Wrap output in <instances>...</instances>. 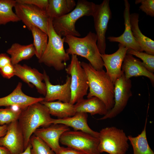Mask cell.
Segmentation results:
<instances>
[{"mask_svg": "<svg viewBox=\"0 0 154 154\" xmlns=\"http://www.w3.org/2000/svg\"><path fill=\"white\" fill-rule=\"evenodd\" d=\"M86 74L88 82L89 91L87 98L95 96L101 100L109 111L114 104V84L103 69H95L89 63L81 62Z\"/></svg>", "mask_w": 154, "mask_h": 154, "instance_id": "cell-1", "label": "cell"}, {"mask_svg": "<svg viewBox=\"0 0 154 154\" xmlns=\"http://www.w3.org/2000/svg\"><path fill=\"white\" fill-rule=\"evenodd\" d=\"M147 122L146 117L144 127L140 134L135 137L131 135L127 136L133 147V154H154L147 140L146 132Z\"/></svg>", "mask_w": 154, "mask_h": 154, "instance_id": "cell-26", "label": "cell"}, {"mask_svg": "<svg viewBox=\"0 0 154 154\" xmlns=\"http://www.w3.org/2000/svg\"><path fill=\"white\" fill-rule=\"evenodd\" d=\"M69 130V127L64 125L52 124L46 127L38 128L33 133L47 144L56 154L61 148L59 144L61 136Z\"/></svg>", "mask_w": 154, "mask_h": 154, "instance_id": "cell-16", "label": "cell"}, {"mask_svg": "<svg viewBox=\"0 0 154 154\" xmlns=\"http://www.w3.org/2000/svg\"><path fill=\"white\" fill-rule=\"evenodd\" d=\"M59 142L63 145L86 154H101L99 149L98 138L84 132L66 131L61 136Z\"/></svg>", "mask_w": 154, "mask_h": 154, "instance_id": "cell-8", "label": "cell"}, {"mask_svg": "<svg viewBox=\"0 0 154 154\" xmlns=\"http://www.w3.org/2000/svg\"><path fill=\"white\" fill-rule=\"evenodd\" d=\"M48 41L46 49L38 59L40 63L61 71L66 67V62L70 59L69 55L64 49V37L57 34L54 30L50 19L48 27Z\"/></svg>", "mask_w": 154, "mask_h": 154, "instance_id": "cell-5", "label": "cell"}, {"mask_svg": "<svg viewBox=\"0 0 154 154\" xmlns=\"http://www.w3.org/2000/svg\"><path fill=\"white\" fill-rule=\"evenodd\" d=\"M95 33L90 31L84 37L72 36L64 37V42L69 48L66 50L69 55H76L84 58L96 70L103 69V62L97 45Z\"/></svg>", "mask_w": 154, "mask_h": 154, "instance_id": "cell-3", "label": "cell"}, {"mask_svg": "<svg viewBox=\"0 0 154 154\" xmlns=\"http://www.w3.org/2000/svg\"><path fill=\"white\" fill-rule=\"evenodd\" d=\"M10 63H11L10 57L6 53H0V69Z\"/></svg>", "mask_w": 154, "mask_h": 154, "instance_id": "cell-36", "label": "cell"}, {"mask_svg": "<svg viewBox=\"0 0 154 154\" xmlns=\"http://www.w3.org/2000/svg\"><path fill=\"white\" fill-rule=\"evenodd\" d=\"M8 125H0V138L3 137L6 134L8 128Z\"/></svg>", "mask_w": 154, "mask_h": 154, "instance_id": "cell-37", "label": "cell"}, {"mask_svg": "<svg viewBox=\"0 0 154 154\" xmlns=\"http://www.w3.org/2000/svg\"><path fill=\"white\" fill-rule=\"evenodd\" d=\"M135 3L141 4L139 9L146 14L151 17L154 16V0H136Z\"/></svg>", "mask_w": 154, "mask_h": 154, "instance_id": "cell-32", "label": "cell"}, {"mask_svg": "<svg viewBox=\"0 0 154 154\" xmlns=\"http://www.w3.org/2000/svg\"><path fill=\"white\" fill-rule=\"evenodd\" d=\"M96 4L86 0H78L75 8L69 13L52 20L53 29L61 37L81 36L76 29L75 24L80 18L84 16H92Z\"/></svg>", "mask_w": 154, "mask_h": 154, "instance_id": "cell-4", "label": "cell"}, {"mask_svg": "<svg viewBox=\"0 0 154 154\" xmlns=\"http://www.w3.org/2000/svg\"><path fill=\"white\" fill-rule=\"evenodd\" d=\"M0 154H11L9 150L5 147L0 146Z\"/></svg>", "mask_w": 154, "mask_h": 154, "instance_id": "cell-38", "label": "cell"}, {"mask_svg": "<svg viewBox=\"0 0 154 154\" xmlns=\"http://www.w3.org/2000/svg\"><path fill=\"white\" fill-rule=\"evenodd\" d=\"M32 34L35 55L39 59L44 53L48 41V36L47 34L37 27L32 26L29 29Z\"/></svg>", "mask_w": 154, "mask_h": 154, "instance_id": "cell-27", "label": "cell"}, {"mask_svg": "<svg viewBox=\"0 0 154 154\" xmlns=\"http://www.w3.org/2000/svg\"><path fill=\"white\" fill-rule=\"evenodd\" d=\"M74 106L76 112L89 113L92 116L99 114L104 116L108 111L104 103L95 96L84 98L75 103Z\"/></svg>", "mask_w": 154, "mask_h": 154, "instance_id": "cell-22", "label": "cell"}, {"mask_svg": "<svg viewBox=\"0 0 154 154\" xmlns=\"http://www.w3.org/2000/svg\"><path fill=\"white\" fill-rule=\"evenodd\" d=\"M7 52L10 55L11 63L14 65L23 60L30 59L35 54L32 44L23 45L17 43H13L7 50Z\"/></svg>", "mask_w": 154, "mask_h": 154, "instance_id": "cell-24", "label": "cell"}, {"mask_svg": "<svg viewBox=\"0 0 154 154\" xmlns=\"http://www.w3.org/2000/svg\"><path fill=\"white\" fill-rule=\"evenodd\" d=\"M76 5L74 0H48L45 11L49 18L53 20L69 13Z\"/></svg>", "mask_w": 154, "mask_h": 154, "instance_id": "cell-23", "label": "cell"}, {"mask_svg": "<svg viewBox=\"0 0 154 154\" xmlns=\"http://www.w3.org/2000/svg\"><path fill=\"white\" fill-rule=\"evenodd\" d=\"M99 132V149L101 153L105 152L109 154H125L129 148V140L123 129L108 127Z\"/></svg>", "mask_w": 154, "mask_h": 154, "instance_id": "cell-6", "label": "cell"}, {"mask_svg": "<svg viewBox=\"0 0 154 154\" xmlns=\"http://www.w3.org/2000/svg\"><path fill=\"white\" fill-rule=\"evenodd\" d=\"M16 3L15 0H0V25L20 21L13 10Z\"/></svg>", "mask_w": 154, "mask_h": 154, "instance_id": "cell-28", "label": "cell"}, {"mask_svg": "<svg viewBox=\"0 0 154 154\" xmlns=\"http://www.w3.org/2000/svg\"><path fill=\"white\" fill-rule=\"evenodd\" d=\"M56 154H86L72 148L61 147L59 151Z\"/></svg>", "mask_w": 154, "mask_h": 154, "instance_id": "cell-35", "label": "cell"}, {"mask_svg": "<svg viewBox=\"0 0 154 154\" xmlns=\"http://www.w3.org/2000/svg\"><path fill=\"white\" fill-rule=\"evenodd\" d=\"M65 71L71 78L70 103L74 104L87 95L89 88L87 77L76 55H72L70 63L65 68Z\"/></svg>", "mask_w": 154, "mask_h": 154, "instance_id": "cell-7", "label": "cell"}, {"mask_svg": "<svg viewBox=\"0 0 154 154\" xmlns=\"http://www.w3.org/2000/svg\"><path fill=\"white\" fill-rule=\"evenodd\" d=\"M31 145L29 143L28 146L22 153L20 154H31Z\"/></svg>", "mask_w": 154, "mask_h": 154, "instance_id": "cell-39", "label": "cell"}, {"mask_svg": "<svg viewBox=\"0 0 154 154\" xmlns=\"http://www.w3.org/2000/svg\"><path fill=\"white\" fill-rule=\"evenodd\" d=\"M127 54H131L141 59L143 65L149 72H154V55L131 49H128Z\"/></svg>", "mask_w": 154, "mask_h": 154, "instance_id": "cell-31", "label": "cell"}, {"mask_svg": "<svg viewBox=\"0 0 154 154\" xmlns=\"http://www.w3.org/2000/svg\"><path fill=\"white\" fill-rule=\"evenodd\" d=\"M53 119L48 108L40 102L22 110L18 121L24 137L25 150L35 131L40 127H46L52 124Z\"/></svg>", "mask_w": 154, "mask_h": 154, "instance_id": "cell-2", "label": "cell"}, {"mask_svg": "<svg viewBox=\"0 0 154 154\" xmlns=\"http://www.w3.org/2000/svg\"><path fill=\"white\" fill-rule=\"evenodd\" d=\"M14 8L16 14L29 29L34 26L48 35L50 19L45 10L32 5L17 2Z\"/></svg>", "mask_w": 154, "mask_h": 154, "instance_id": "cell-9", "label": "cell"}, {"mask_svg": "<svg viewBox=\"0 0 154 154\" xmlns=\"http://www.w3.org/2000/svg\"><path fill=\"white\" fill-rule=\"evenodd\" d=\"M87 113L77 112L73 116L63 119H53L52 124H61L72 128L74 131H81L98 138L99 132L92 129L87 123Z\"/></svg>", "mask_w": 154, "mask_h": 154, "instance_id": "cell-20", "label": "cell"}, {"mask_svg": "<svg viewBox=\"0 0 154 154\" xmlns=\"http://www.w3.org/2000/svg\"><path fill=\"white\" fill-rule=\"evenodd\" d=\"M29 143L31 145V154H56L47 144L35 135L31 137Z\"/></svg>", "mask_w": 154, "mask_h": 154, "instance_id": "cell-29", "label": "cell"}, {"mask_svg": "<svg viewBox=\"0 0 154 154\" xmlns=\"http://www.w3.org/2000/svg\"><path fill=\"white\" fill-rule=\"evenodd\" d=\"M118 46V49L113 54H101L106 72L114 84L123 73L121 66L128 49L120 43Z\"/></svg>", "mask_w": 154, "mask_h": 154, "instance_id": "cell-13", "label": "cell"}, {"mask_svg": "<svg viewBox=\"0 0 154 154\" xmlns=\"http://www.w3.org/2000/svg\"><path fill=\"white\" fill-rule=\"evenodd\" d=\"M22 84L19 82L10 94L0 98V106H16L23 110L29 106L44 101V98H35L25 94L22 90Z\"/></svg>", "mask_w": 154, "mask_h": 154, "instance_id": "cell-17", "label": "cell"}, {"mask_svg": "<svg viewBox=\"0 0 154 154\" xmlns=\"http://www.w3.org/2000/svg\"><path fill=\"white\" fill-rule=\"evenodd\" d=\"M125 9L123 16L125 30L123 33L117 37H109L108 39L110 42H118L128 49L142 52L140 46L135 41L132 34L130 21V5L127 0H124Z\"/></svg>", "mask_w": 154, "mask_h": 154, "instance_id": "cell-18", "label": "cell"}, {"mask_svg": "<svg viewBox=\"0 0 154 154\" xmlns=\"http://www.w3.org/2000/svg\"><path fill=\"white\" fill-rule=\"evenodd\" d=\"M121 70L127 79H130L133 77L144 76L150 80L152 86H154L153 73L148 70L142 62L133 55L126 54L122 65Z\"/></svg>", "mask_w": 154, "mask_h": 154, "instance_id": "cell-19", "label": "cell"}, {"mask_svg": "<svg viewBox=\"0 0 154 154\" xmlns=\"http://www.w3.org/2000/svg\"><path fill=\"white\" fill-rule=\"evenodd\" d=\"M16 1L19 3L32 5L45 11L48 0H16Z\"/></svg>", "mask_w": 154, "mask_h": 154, "instance_id": "cell-33", "label": "cell"}, {"mask_svg": "<svg viewBox=\"0 0 154 154\" xmlns=\"http://www.w3.org/2000/svg\"><path fill=\"white\" fill-rule=\"evenodd\" d=\"M139 14L134 13L130 14V21L133 36L141 48V51L154 55V41L144 35L139 26Z\"/></svg>", "mask_w": 154, "mask_h": 154, "instance_id": "cell-21", "label": "cell"}, {"mask_svg": "<svg viewBox=\"0 0 154 154\" xmlns=\"http://www.w3.org/2000/svg\"><path fill=\"white\" fill-rule=\"evenodd\" d=\"M0 73L4 78L9 79L15 76L14 65L12 63L8 64L0 69Z\"/></svg>", "mask_w": 154, "mask_h": 154, "instance_id": "cell-34", "label": "cell"}, {"mask_svg": "<svg viewBox=\"0 0 154 154\" xmlns=\"http://www.w3.org/2000/svg\"><path fill=\"white\" fill-rule=\"evenodd\" d=\"M0 146L7 149L11 154H20L25 150L24 137L18 120L8 124L6 134L0 138Z\"/></svg>", "mask_w": 154, "mask_h": 154, "instance_id": "cell-12", "label": "cell"}, {"mask_svg": "<svg viewBox=\"0 0 154 154\" xmlns=\"http://www.w3.org/2000/svg\"><path fill=\"white\" fill-rule=\"evenodd\" d=\"M44 80L46 87V93L44 101L53 102L55 100L64 102H70L71 96L70 76H67L65 83L62 85H53L45 70H44Z\"/></svg>", "mask_w": 154, "mask_h": 154, "instance_id": "cell-15", "label": "cell"}, {"mask_svg": "<svg viewBox=\"0 0 154 154\" xmlns=\"http://www.w3.org/2000/svg\"><path fill=\"white\" fill-rule=\"evenodd\" d=\"M114 85V106L106 115L97 119L98 120L111 119L117 116L123 111L132 95L131 80L126 78L123 73L116 80Z\"/></svg>", "mask_w": 154, "mask_h": 154, "instance_id": "cell-11", "label": "cell"}, {"mask_svg": "<svg viewBox=\"0 0 154 154\" xmlns=\"http://www.w3.org/2000/svg\"><path fill=\"white\" fill-rule=\"evenodd\" d=\"M97 37V45L101 54H105L106 48V34L108 23L112 18L109 0H104L100 4H96L92 16Z\"/></svg>", "mask_w": 154, "mask_h": 154, "instance_id": "cell-10", "label": "cell"}, {"mask_svg": "<svg viewBox=\"0 0 154 154\" xmlns=\"http://www.w3.org/2000/svg\"><path fill=\"white\" fill-rule=\"evenodd\" d=\"M21 111V109L14 110L10 108H0V125H8L18 120Z\"/></svg>", "mask_w": 154, "mask_h": 154, "instance_id": "cell-30", "label": "cell"}, {"mask_svg": "<svg viewBox=\"0 0 154 154\" xmlns=\"http://www.w3.org/2000/svg\"><path fill=\"white\" fill-rule=\"evenodd\" d=\"M14 66L15 76L18 77L30 87L34 86L38 93L45 96L46 87L45 83L42 82L44 79L43 74L36 68H32L25 64L21 65L18 64Z\"/></svg>", "mask_w": 154, "mask_h": 154, "instance_id": "cell-14", "label": "cell"}, {"mask_svg": "<svg viewBox=\"0 0 154 154\" xmlns=\"http://www.w3.org/2000/svg\"><path fill=\"white\" fill-rule=\"evenodd\" d=\"M48 109L50 115L57 117L58 119H63L74 116L76 112L74 104L70 102H64L60 101L40 102Z\"/></svg>", "mask_w": 154, "mask_h": 154, "instance_id": "cell-25", "label": "cell"}]
</instances>
